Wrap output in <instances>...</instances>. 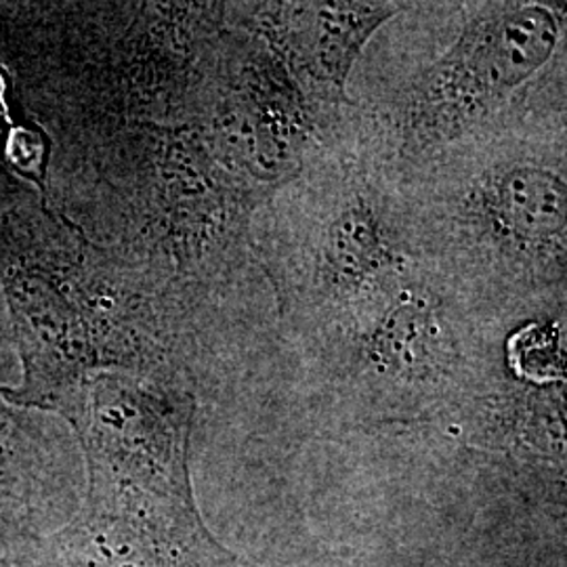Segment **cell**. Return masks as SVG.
Returning <instances> with one entry per match:
<instances>
[{"mask_svg":"<svg viewBox=\"0 0 567 567\" xmlns=\"http://www.w3.org/2000/svg\"><path fill=\"white\" fill-rule=\"evenodd\" d=\"M398 189L419 259L480 318L566 313V65Z\"/></svg>","mask_w":567,"mask_h":567,"instance_id":"obj_1","label":"cell"},{"mask_svg":"<svg viewBox=\"0 0 567 567\" xmlns=\"http://www.w3.org/2000/svg\"><path fill=\"white\" fill-rule=\"evenodd\" d=\"M252 244L276 311L274 339L324 330L423 264L398 179L355 142L347 112L259 206Z\"/></svg>","mask_w":567,"mask_h":567,"instance_id":"obj_2","label":"cell"},{"mask_svg":"<svg viewBox=\"0 0 567 567\" xmlns=\"http://www.w3.org/2000/svg\"><path fill=\"white\" fill-rule=\"evenodd\" d=\"M456 39L385 93L353 102L347 124L400 179L468 137L566 65V4L461 2Z\"/></svg>","mask_w":567,"mask_h":567,"instance_id":"obj_3","label":"cell"},{"mask_svg":"<svg viewBox=\"0 0 567 567\" xmlns=\"http://www.w3.org/2000/svg\"><path fill=\"white\" fill-rule=\"evenodd\" d=\"M511 328L480 318L431 267L419 264L343 320L269 343L372 410L429 405L498 374Z\"/></svg>","mask_w":567,"mask_h":567,"instance_id":"obj_4","label":"cell"},{"mask_svg":"<svg viewBox=\"0 0 567 567\" xmlns=\"http://www.w3.org/2000/svg\"><path fill=\"white\" fill-rule=\"evenodd\" d=\"M79 513L18 547L16 567H231L194 503L189 463L137 456L91 463Z\"/></svg>","mask_w":567,"mask_h":567,"instance_id":"obj_5","label":"cell"},{"mask_svg":"<svg viewBox=\"0 0 567 567\" xmlns=\"http://www.w3.org/2000/svg\"><path fill=\"white\" fill-rule=\"evenodd\" d=\"M414 2H234L236 16L282 61L322 128L353 103L347 84L368 42Z\"/></svg>","mask_w":567,"mask_h":567,"instance_id":"obj_6","label":"cell"},{"mask_svg":"<svg viewBox=\"0 0 567 567\" xmlns=\"http://www.w3.org/2000/svg\"><path fill=\"white\" fill-rule=\"evenodd\" d=\"M20 426L0 412V538L23 547L53 532L63 515V496Z\"/></svg>","mask_w":567,"mask_h":567,"instance_id":"obj_7","label":"cell"},{"mask_svg":"<svg viewBox=\"0 0 567 567\" xmlns=\"http://www.w3.org/2000/svg\"><path fill=\"white\" fill-rule=\"evenodd\" d=\"M0 567H16V566H13V561H11V559H4V557H0Z\"/></svg>","mask_w":567,"mask_h":567,"instance_id":"obj_8","label":"cell"}]
</instances>
